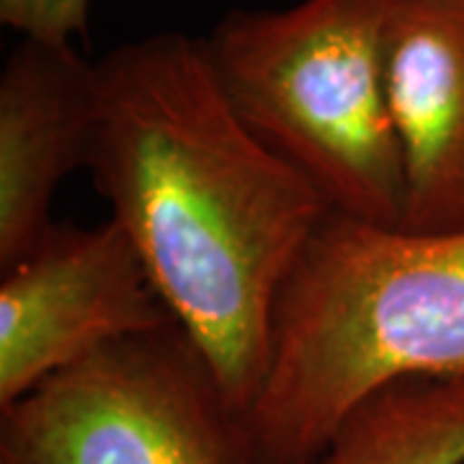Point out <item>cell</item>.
<instances>
[{"instance_id":"3957f363","label":"cell","mask_w":464,"mask_h":464,"mask_svg":"<svg viewBox=\"0 0 464 464\" xmlns=\"http://www.w3.org/2000/svg\"><path fill=\"white\" fill-rule=\"evenodd\" d=\"M387 0L235 8L204 36L235 114L335 215L402 227L405 168L384 85Z\"/></svg>"},{"instance_id":"8992f818","label":"cell","mask_w":464,"mask_h":464,"mask_svg":"<svg viewBox=\"0 0 464 464\" xmlns=\"http://www.w3.org/2000/svg\"><path fill=\"white\" fill-rule=\"evenodd\" d=\"M382 50L405 168L402 230L464 232V0H387Z\"/></svg>"},{"instance_id":"277c9868","label":"cell","mask_w":464,"mask_h":464,"mask_svg":"<svg viewBox=\"0 0 464 464\" xmlns=\"http://www.w3.org/2000/svg\"><path fill=\"white\" fill-rule=\"evenodd\" d=\"M0 464H256L248 415L181 325L101 348L0 411Z\"/></svg>"},{"instance_id":"7a4b0ae2","label":"cell","mask_w":464,"mask_h":464,"mask_svg":"<svg viewBox=\"0 0 464 464\" xmlns=\"http://www.w3.org/2000/svg\"><path fill=\"white\" fill-rule=\"evenodd\" d=\"M464 377V232L333 212L286 279L248 411L256 464H307L390 384Z\"/></svg>"},{"instance_id":"9c48e42d","label":"cell","mask_w":464,"mask_h":464,"mask_svg":"<svg viewBox=\"0 0 464 464\" xmlns=\"http://www.w3.org/2000/svg\"><path fill=\"white\" fill-rule=\"evenodd\" d=\"M0 24L50 44H75L88 36L91 0H0Z\"/></svg>"},{"instance_id":"6da1fadb","label":"cell","mask_w":464,"mask_h":464,"mask_svg":"<svg viewBox=\"0 0 464 464\" xmlns=\"http://www.w3.org/2000/svg\"><path fill=\"white\" fill-rule=\"evenodd\" d=\"M91 176L170 315L248 415L286 279L333 215L250 132L204 36L150 34L96 60Z\"/></svg>"},{"instance_id":"5b68a950","label":"cell","mask_w":464,"mask_h":464,"mask_svg":"<svg viewBox=\"0 0 464 464\" xmlns=\"http://www.w3.org/2000/svg\"><path fill=\"white\" fill-rule=\"evenodd\" d=\"M176 325L127 232L54 222L0 282V411L101 348Z\"/></svg>"},{"instance_id":"52a82bcc","label":"cell","mask_w":464,"mask_h":464,"mask_svg":"<svg viewBox=\"0 0 464 464\" xmlns=\"http://www.w3.org/2000/svg\"><path fill=\"white\" fill-rule=\"evenodd\" d=\"M96 63L75 44L21 39L0 72V271L32 253L54 225L70 173L91 166Z\"/></svg>"},{"instance_id":"ba28073f","label":"cell","mask_w":464,"mask_h":464,"mask_svg":"<svg viewBox=\"0 0 464 464\" xmlns=\"http://www.w3.org/2000/svg\"><path fill=\"white\" fill-rule=\"evenodd\" d=\"M307 464H464V377L374 392Z\"/></svg>"}]
</instances>
